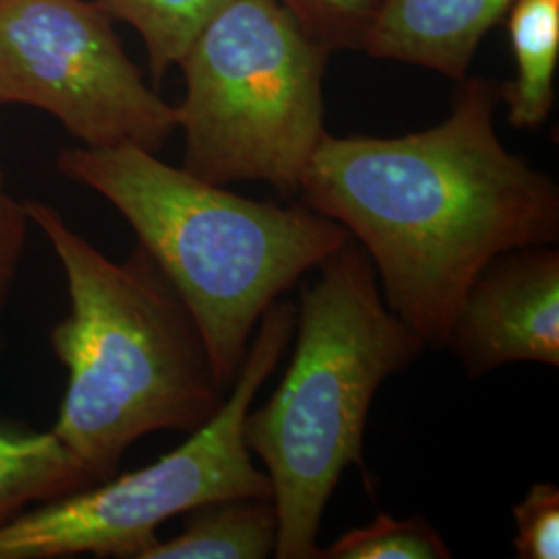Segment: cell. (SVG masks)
Segmentation results:
<instances>
[{"instance_id":"cell-1","label":"cell","mask_w":559,"mask_h":559,"mask_svg":"<svg viewBox=\"0 0 559 559\" xmlns=\"http://www.w3.org/2000/svg\"><path fill=\"white\" fill-rule=\"evenodd\" d=\"M500 102V83L466 78L440 124L400 138L325 133L300 175L302 203L359 242L388 309L433 348L489 261L558 245V182L506 150Z\"/></svg>"},{"instance_id":"cell-2","label":"cell","mask_w":559,"mask_h":559,"mask_svg":"<svg viewBox=\"0 0 559 559\" xmlns=\"http://www.w3.org/2000/svg\"><path fill=\"white\" fill-rule=\"evenodd\" d=\"M23 207L55 249L69 293V313L50 334L67 369L52 431L100 483L141 438L198 431L221 411L226 388L198 321L141 242L112 261L52 205Z\"/></svg>"},{"instance_id":"cell-3","label":"cell","mask_w":559,"mask_h":559,"mask_svg":"<svg viewBox=\"0 0 559 559\" xmlns=\"http://www.w3.org/2000/svg\"><path fill=\"white\" fill-rule=\"evenodd\" d=\"M57 166L129 222L198 321L226 390L267 307L353 239L307 203L242 198L135 145L67 147Z\"/></svg>"},{"instance_id":"cell-4","label":"cell","mask_w":559,"mask_h":559,"mask_svg":"<svg viewBox=\"0 0 559 559\" xmlns=\"http://www.w3.org/2000/svg\"><path fill=\"white\" fill-rule=\"evenodd\" d=\"M300 288L295 348L272 399L249 411L242 438L263 462L278 510V559H320L321 519L348 466L367 473L362 441L383 381L427 344L388 309L355 239Z\"/></svg>"},{"instance_id":"cell-5","label":"cell","mask_w":559,"mask_h":559,"mask_svg":"<svg viewBox=\"0 0 559 559\" xmlns=\"http://www.w3.org/2000/svg\"><path fill=\"white\" fill-rule=\"evenodd\" d=\"M330 52L280 0H230L180 59L182 168L228 187L267 182L282 198L320 145Z\"/></svg>"},{"instance_id":"cell-6","label":"cell","mask_w":559,"mask_h":559,"mask_svg":"<svg viewBox=\"0 0 559 559\" xmlns=\"http://www.w3.org/2000/svg\"><path fill=\"white\" fill-rule=\"evenodd\" d=\"M297 323V302L274 300L261 316L233 392L221 411L162 459L110 477L0 524V559H52L92 554L133 558L152 547L166 520L239 498H274L253 464L242 425L261 385L284 357Z\"/></svg>"},{"instance_id":"cell-7","label":"cell","mask_w":559,"mask_h":559,"mask_svg":"<svg viewBox=\"0 0 559 559\" xmlns=\"http://www.w3.org/2000/svg\"><path fill=\"white\" fill-rule=\"evenodd\" d=\"M98 0H0V106L52 115L87 147L158 154L177 108L143 81Z\"/></svg>"},{"instance_id":"cell-8","label":"cell","mask_w":559,"mask_h":559,"mask_svg":"<svg viewBox=\"0 0 559 559\" xmlns=\"http://www.w3.org/2000/svg\"><path fill=\"white\" fill-rule=\"evenodd\" d=\"M443 348L468 378L512 365L559 367V249L503 251L473 280Z\"/></svg>"},{"instance_id":"cell-9","label":"cell","mask_w":559,"mask_h":559,"mask_svg":"<svg viewBox=\"0 0 559 559\" xmlns=\"http://www.w3.org/2000/svg\"><path fill=\"white\" fill-rule=\"evenodd\" d=\"M516 0H381L360 50L460 83L483 38Z\"/></svg>"},{"instance_id":"cell-10","label":"cell","mask_w":559,"mask_h":559,"mask_svg":"<svg viewBox=\"0 0 559 559\" xmlns=\"http://www.w3.org/2000/svg\"><path fill=\"white\" fill-rule=\"evenodd\" d=\"M177 537L156 540L140 559H265L276 556L278 510L274 498L207 503L185 514Z\"/></svg>"},{"instance_id":"cell-11","label":"cell","mask_w":559,"mask_h":559,"mask_svg":"<svg viewBox=\"0 0 559 559\" xmlns=\"http://www.w3.org/2000/svg\"><path fill=\"white\" fill-rule=\"evenodd\" d=\"M516 78L500 85L514 129H539L556 104L559 0H516L506 15Z\"/></svg>"},{"instance_id":"cell-12","label":"cell","mask_w":559,"mask_h":559,"mask_svg":"<svg viewBox=\"0 0 559 559\" xmlns=\"http://www.w3.org/2000/svg\"><path fill=\"white\" fill-rule=\"evenodd\" d=\"M96 485L55 431L0 420V524L32 501H52Z\"/></svg>"},{"instance_id":"cell-13","label":"cell","mask_w":559,"mask_h":559,"mask_svg":"<svg viewBox=\"0 0 559 559\" xmlns=\"http://www.w3.org/2000/svg\"><path fill=\"white\" fill-rule=\"evenodd\" d=\"M115 17L138 29L156 83L179 67L201 27L230 0H98Z\"/></svg>"},{"instance_id":"cell-14","label":"cell","mask_w":559,"mask_h":559,"mask_svg":"<svg viewBox=\"0 0 559 559\" xmlns=\"http://www.w3.org/2000/svg\"><path fill=\"white\" fill-rule=\"evenodd\" d=\"M452 551L440 533L423 519L380 514L367 526L346 531L320 559H450Z\"/></svg>"},{"instance_id":"cell-15","label":"cell","mask_w":559,"mask_h":559,"mask_svg":"<svg viewBox=\"0 0 559 559\" xmlns=\"http://www.w3.org/2000/svg\"><path fill=\"white\" fill-rule=\"evenodd\" d=\"M332 55L360 50L381 0H280Z\"/></svg>"},{"instance_id":"cell-16","label":"cell","mask_w":559,"mask_h":559,"mask_svg":"<svg viewBox=\"0 0 559 559\" xmlns=\"http://www.w3.org/2000/svg\"><path fill=\"white\" fill-rule=\"evenodd\" d=\"M520 559L559 558V489L554 483H533L524 500L512 508Z\"/></svg>"},{"instance_id":"cell-17","label":"cell","mask_w":559,"mask_h":559,"mask_svg":"<svg viewBox=\"0 0 559 559\" xmlns=\"http://www.w3.org/2000/svg\"><path fill=\"white\" fill-rule=\"evenodd\" d=\"M29 218L25 214L23 201L0 193V313L7 305L13 280L17 276L21 253L25 247Z\"/></svg>"},{"instance_id":"cell-18","label":"cell","mask_w":559,"mask_h":559,"mask_svg":"<svg viewBox=\"0 0 559 559\" xmlns=\"http://www.w3.org/2000/svg\"><path fill=\"white\" fill-rule=\"evenodd\" d=\"M0 193H4V170H2V164H0Z\"/></svg>"}]
</instances>
